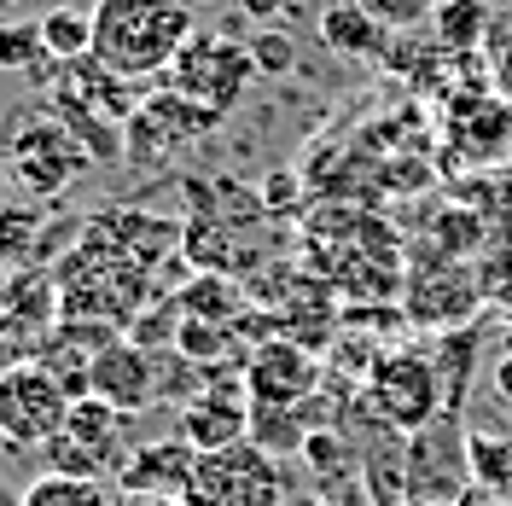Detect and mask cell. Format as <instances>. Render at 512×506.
I'll return each mask as SVG.
<instances>
[{"label": "cell", "mask_w": 512, "mask_h": 506, "mask_svg": "<svg viewBox=\"0 0 512 506\" xmlns=\"http://www.w3.org/2000/svg\"><path fill=\"white\" fill-rule=\"evenodd\" d=\"M94 64L123 82H163L175 53L198 35L187 0H94Z\"/></svg>", "instance_id": "obj_1"}, {"label": "cell", "mask_w": 512, "mask_h": 506, "mask_svg": "<svg viewBox=\"0 0 512 506\" xmlns=\"http://www.w3.org/2000/svg\"><path fill=\"white\" fill-rule=\"evenodd\" d=\"M251 76H256L251 41H239V35H227V30H198L175 53V64L163 70L158 88H169V94L187 99V105H198L204 117L227 123L239 111L245 88H251Z\"/></svg>", "instance_id": "obj_2"}, {"label": "cell", "mask_w": 512, "mask_h": 506, "mask_svg": "<svg viewBox=\"0 0 512 506\" xmlns=\"http://www.w3.org/2000/svg\"><path fill=\"white\" fill-rule=\"evenodd\" d=\"M367 408L379 413L390 431L414 437L425 425H437L448 413V390H443V373L431 355L419 349H379V361L367 367V384H361Z\"/></svg>", "instance_id": "obj_3"}, {"label": "cell", "mask_w": 512, "mask_h": 506, "mask_svg": "<svg viewBox=\"0 0 512 506\" xmlns=\"http://www.w3.org/2000/svg\"><path fill=\"white\" fill-rule=\"evenodd\" d=\"M64 419H70V396L41 361H18L12 373H0V443L12 454L59 443Z\"/></svg>", "instance_id": "obj_4"}, {"label": "cell", "mask_w": 512, "mask_h": 506, "mask_svg": "<svg viewBox=\"0 0 512 506\" xmlns=\"http://www.w3.org/2000/svg\"><path fill=\"white\" fill-rule=\"evenodd\" d=\"M6 152H12V175L30 192L35 204L64 192L82 169H94V158L70 140V128L53 111H24L18 123H6Z\"/></svg>", "instance_id": "obj_5"}, {"label": "cell", "mask_w": 512, "mask_h": 506, "mask_svg": "<svg viewBox=\"0 0 512 506\" xmlns=\"http://www.w3.org/2000/svg\"><path fill=\"white\" fill-rule=\"evenodd\" d=\"M181 506H286L280 460L262 454L256 443L198 454V472H192Z\"/></svg>", "instance_id": "obj_6"}, {"label": "cell", "mask_w": 512, "mask_h": 506, "mask_svg": "<svg viewBox=\"0 0 512 506\" xmlns=\"http://www.w3.org/2000/svg\"><path fill=\"white\" fill-rule=\"evenodd\" d=\"M483 303V280L454 262V256H437V251H419L408 262V280H402V315L425 326V332H460L466 320L478 315Z\"/></svg>", "instance_id": "obj_7"}, {"label": "cell", "mask_w": 512, "mask_h": 506, "mask_svg": "<svg viewBox=\"0 0 512 506\" xmlns=\"http://www.w3.org/2000/svg\"><path fill=\"white\" fill-rule=\"evenodd\" d=\"M408 489H414L419 506H460L466 489H472V472H466V431L460 419L443 413L437 425H425L408 437Z\"/></svg>", "instance_id": "obj_8"}, {"label": "cell", "mask_w": 512, "mask_h": 506, "mask_svg": "<svg viewBox=\"0 0 512 506\" xmlns=\"http://www.w3.org/2000/svg\"><path fill=\"white\" fill-rule=\"evenodd\" d=\"M320 384V361L315 349L291 344V338H262L245 361V396L251 408H309Z\"/></svg>", "instance_id": "obj_9"}, {"label": "cell", "mask_w": 512, "mask_h": 506, "mask_svg": "<svg viewBox=\"0 0 512 506\" xmlns=\"http://www.w3.org/2000/svg\"><path fill=\"white\" fill-rule=\"evenodd\" d=\"M88 396H99L105 408H117L123 419L158 408L163 390H158V361H152V349H140L128 332L111 338V344L94 355V367H88Z\"/></svg>", "instance_id": "obj_10"}, {"label": "cell", "mask_w": 512, "mask_h": 506, "mask_svg": "<svg viewBox=\"0 0 512 506\" xmlns=\"http://www.w3.org/2000/svg\"><path fill=\"white\" fill-rule=\"evenodd\" d=\"M175 437H187L198 454H222V448L251 443V396H245V379H233V373L210 379L181 408V431Z\"/></svg>", "instance_id": "obj_11"}, {"label": "cell", "mask_w": 512, "mask_h": 506, "mask_svg": "<svg viewBox=\"0 0 512 506\" xmlns=\"http://www.w3.org/2000/svg\"><path fill=\"white\" fill-rule=\"evenodd\" d=\"M59 280H53V262H24L12 268V291H6V309H0V338L18 344L35 361V349L59 332Z\"/></svg>", "instance_id": "obj_12"}, {"label": "cell", "mask_w": 512, "mask_h": 506, "mask_svg": "<svg viewBox=\"0 0 512 506\" xmlns=\"http://www.w3.org/2000/svg\"><path fill=\"white\" fill-rule=\"evenodd\" d=\"M512 152V99L495 94H460L448 105V158H460L466 169L507 158Z\"/></svg>", "instance_id": "obj_13"}, {"label": "cell", "mask_w": 512, "mask_h": 506, "mask_svg": "<svg viewBox=\"0 0 512 506\" xmlns=\"http://www.w3.org/2000/svg\"><path fill=\"white\" fill-rule=\"evenodd\" d=\"M210 128H222L216 117H204L198 105H187V99H175L169 88H158L152 99H140L134 105V117H128V158H175L181 146H192L198 134H210Z\"/></svg>", "instance_id": "obj_14"}, {"label": "cell", "mask_w": 512, "mask_h": 506, "mask_svg": "<svg viewBox=\"0 0 512 506\" xmlns=\"http://www.w3.org/2000/svg\"><path fill=\"white\" fill-rule=\"evenodd\" d=\"M192 472H198V448H192L187 437H163V443L128 448V460L117 466L111 483H117L123 495H169V501H181Z\"/></svg>", "instance_id": "obj_15"}, {"label": "cell", "mask_w": 512, "mask_h": 506, "mask_svg": "<svg viewBox=\"0 0 512 506\" xmlns=\"http://www.w3.org/2000/svg\"><path fill=\"white\" fill-rule=\"evenodd\" d=\"M320 47L338 53V59L367 64V59H384L390 53V30H384L361 0H326L320 6Z\"/></svg>", "instance_id": "obj_16"}, {"label": "cell", "mask_w": 512, "mask_h": 506, "mask_svg": "<svg viewBox=\"0 0 512 506\" xmlns=\"http://www.w3.org/2000/svg\"><path fill=\"white\" fill-rule=\"evenodd\" d=\"M361 448V489L373 506H414V489H408V437L384 425L373 443Z\"/></svg>", "instance_id": "obj_17"}, {"label": "cell", "mask_w": 512, "mask_h": 506, "mask_svg": "<svg viewBox=\"0 0 512 506\" xmlns=\"http://www.w3.org/2000/svg\"><path fill=\"white\" fill-rule=\"evenodd\" d=\"M181 320H210V326H245L251 320V291L227 274H187L181 291H169Z\"/></svg>", "instance_id": "obj_18"}, {"label": "cell", "mask_w": 512, "mask_h": 506, "mask_svg": "<svg viewBox=\"0 0 512 506\" xmlns=\"http://www.w3.org/2000/svg\"><path fill=\"white\" fill-rule=\"evenodd\" d=\"M47 111H53V117L70 128V140H76V146H82V152H88L94 163H123V158H128V134H123V123L99 117L94 105H82V99L70 94V88H53Z\"/></svg>", "instance_id": "obj_19"}, {"label": "cell", "mask_w": 512, "mask_h": 506, "mask_svg": "<svg viewBox=\"0 0 512 506\" xmlns=\"http://www.w3.org/2000/svg\"><path fill=\"white\" fill-rule=\"evenodd\" d=\"M64 437L70 443H82L88 454H94L105 472L117 477V466L128 460V448H123V437H128V419L117 408H105L99 396H82V402H70V419H64Z\"/></svg>", "instance_id": "obj_20"}, {"label": "cell", "mask_w": 512, "mask_h": 506, "mask_svg": "<svg viewBox=\"0 0 512 506\" xmlns=\"http://www.w3.org/2000/svg\"><path fill=\"white\" fill-rule=\"evenodd\" d=\"M466 472H472V489H489L495 501H507L512 495V437L507 431L472 425L466 431Z\"/></svg>", "instance_id": "obj_21"}, {"label": "cell", "mask_w": 512, "mask_h": 506, "mask_svg": "<svg viewBox=\"0 0 512 506\" xmlns=\"http://www.w3.org/2000/svg\"><path fill=\"white\" fill-rule=\"evenodd\" d=\"M0 262L24 268V262H47V210L41 204H0Z\"/></svg>", "instance_id": "obj_22"}, {"label": "cell", "mask_w": 512, "mask_h": 506, "mask_svg": "<svg viewBox=\"0 0 512 506\" xmlns=\"http://www.w3.org/2000/svg\"><path fill=\"white\" fill-rule=\"evenodd\" d=\"M18 506H123V489L117 483H88V477L35 472L18 489Z\"/></svg>", "instance_id": "obj_23"}, {"label": "cell", "mask_w": 512, "mask_h": 506, "mask_svg": "<svg viewBox=\"0 0 512 506\" xmlns=\"http://www.w3.org/2000/svg\"><path fill=\"white\" fill-rule=\"evenodd\" d=\"M35 30H41V47H47V59L53 64H82L94 59V18L88 12H76V6H53V12H41L35 18Z\"/></svg>", "instance_id": "obj_24"}, {"label": "cell", "mask_w": 512, "mask_h": 506, "mask_svg": "<svg viewBox=\"0 0 512 506\" xmlns=\"http://www.w3.org/2000/svg\"><path fill=\"white\" fill-rule=\"evenodd\" d=\"M431 35L443 53H478L489 41V6L483 0H443L431 18Z\"/></svg>", "instance_id": "obj_25"}, {"label": "cell", "mask_w": 512, "mask_h": 506, "mask_svg": "<svg viewBox=\"0 0 512 506\" xmlns=\"http://www.w3.org/2000/svg\"><path fill=\"white\" fill-rule=\"evenodd\" d=\"M315 425H309V408H251V443L262 448V454H297L303 448V437H309Z\"/></svg>", "instance_id": "obj_26"}, {"label": "cell", "mask_w": 512, "mask_h": 506, "mask_svg": "<svg viewBox=\"0 0 512 506\" xmlns=\"http://www.w3.org/2000/svg\"><path fill=\"white\" fill-rule=\"evenodd\" d=\"M0 70H24L30 82H53V70H64V64L47 59L35 24H0Z\"/></svg>", "instance_id": "obj_27"}, {"label": "cell", "mask_w": 512, "mask_h": 506, "mask_svg": "<svg viewBox=\"0 0 512 506\" xmlns=\"http://www.w3.org/2000/svg\"><path fill=\"white\" fill-rule=\"evenodd\" d=\"M251 64L256 76H291L297 70V41L286 30H256L251 35Z\"/></svg>", "instance_id": "obj_28"}, {"label": "cell", "mask_w": 512, "mask_h": 506, "mask_svg": "<svg viewBox=\"0 0 512 506\" xmlns=\"http://www.w3.org/2000/svg\"><path fill=\"white\" fill-rule=\"evenodd\" d=\"M47 454V472H59V477H88V483H111V472L99 466L94 454L82 443H70V437H59V443H47L41 448Z\"/></svg>", "instance_id": "obj_29"}, {"label": "cell", "mask_w": 512, "mask_h": 506, "mask_svg": "<svg viewBox=\"0 0 512 506\" xmlns=\"http://www.w3.org/2000/svg\"><path fill=\"white\" fill-rule=\"evenodd\" d=\"M384 30H414V24H431L443 0H361Z\"/></svg>", "instance_id": "obj_30"}, {"label": "cell", "mask_w": 512, "mask_h": 506, "mask_svg": "<svg viewBox=\"0 0 512 506\" xmlns=\"http://www.w3.org/2000/svg\"><path fill=\"white\" fill-rule=\"evenodd\" d=\"M256 198H262V210H268V216H291V204L303 198V181H297L291 169H274V175L262 181V192H256Z\"/></svg>", "instance_id": "obj_31"}, {"label": "cell", "mask_w": 512, "mask_h": 506, "mask_svg": "<svg viewBox=\"0 0 512 506\" xmlns=\"http://www.w3.org/2000/svg\"><path fill=\"white\" fill-rule=\"evenodd\" d=\"M291 0H239V12L251 18V24H262V30H274V18L286 12Z\"/></svg>", "instance_id": "obj_32"}, {"label": "cell", "mask_w": 512, "mask_h": 506, "mask_svg": "<svg viewBox=\"0 0 512 506\" xmlns=\"http://www.w3.org/2000/svg\"><path fill=\"white\" fill-rule=\"evenodd\" d=\"M495 396H501V402H512V355H501V361H495Z\"/></svg>", "instance_id": "obj_33"}, {"label": "cell", "mask_w": 512, "mask_h": 506, "mask_svg": "<svg viewBox=\"0 0 512 506\" xmlns=\"http://www.w3.org/2000/svg\"><path fill=\"white\" fill-rule=\"evenodd\" d=\"M18 361H30V355H24V349H18V344H6V338H0V373H12Z\"/></svg>", "instance_id": "obj_34"}, {"label": "cell", "mask_w": 512, "mask_h": 506, "mask_svg": "<svg viewBox=\"0 0 512 506\" xmlns=\"http://www.w3.org/2000/svg\"><path fill=\"white\" fill-rule=\"evenodd\" d=\"M495 309H501V315L512 320V274H507L501 285H495Z\"/></svg>", "instance_id": "obj_35"}, {"label": "cell", "mask_w": 512, "mask_h": 506, "mask_svg": "<svg viewBox=\"0 0 512 506\" xmlns=\"http://www.w3.org/2000/svg\"><path fill=\"white\" fill-rule=\"evenodd\" d=\"M123 506H181V501H169V495H123Z\"/></svg>", "instance_id": "obj_36"}, {"label": "cell", "mask_w": 512, "mask_h": 506, "mask_svg": "<svg viewBox=\"0 0 512 506\" xmlns=\"http://www.w3.org/2000/svg\"><path fill=\"white\" fill-rule=\"evenodd\" d=\"M6 291H12V268L0 262V309H6Z\"/></svg>", "instance_id": "obj_37"}, {"label": "cell", "mask_w": 512, "mask_h": 506, "mask_svg": "<svg viewBox=\"0 0 512 506\" xmlns=\"http://www.w3.org/2000/svg\"><path fill=\"white\" fill-rule=\"evenodd\" d=\"M0 506H18V495H12V483L0 477Z\"/></svg>", "instance_id": "obj_38"}, {"label": "cell", "mask_w": 512, "mask_h": 506, "mask_svg": "<svg viewBox=\"0 0 512 506\" xmlns=\"http://www.w3.org/2000/svg\"><path fill=\"white\" fill-rule=\"evenodd\" d=\"M0 204H12V187H6V175H0Z\"/></svg>", "instance_id": "obj_39"}, {"label": "cell", "mask_w": 512, "mask_h": 506, "mask_svg": "<svg viewBox=\"0 0 512 506\" xmlns=\"http://www.w3.org/2000/svg\"><path fill=\"white\" fill-rule=\"evenodd\" d=\"M309 506H344V501H326V495H315V501H309Z\"/></svg>", "instance_id": "obj_40"}, {"label": "cell", "mask_w": 512, "mask_h": 506, "mask_svg": "<svg viewBox=\"0 0 512 506\" xmlns=\"http://www.w3.org/2000/svg\"><path fill=\"white\" fill-rule=\"evenodd\" d=\"M483 506H512V501H495V495H489V501H483Z\"/></svg>", "instance_id": "obj_41"}, {"label": "cell", "mask_w": 512, "mask_h": 506, "mask_svg": "<svg viewBox=\"0 0 512 506\" xmlns=\"http://www.w3.org/2000/svg\"><path fill=\"white\" fill-rule=\"evenodd\" d=\"M187 6H192V0H187ZM198 6H210V0H198Z\"/></svg>", "instance_id": "obj_42"}]
</instances>
